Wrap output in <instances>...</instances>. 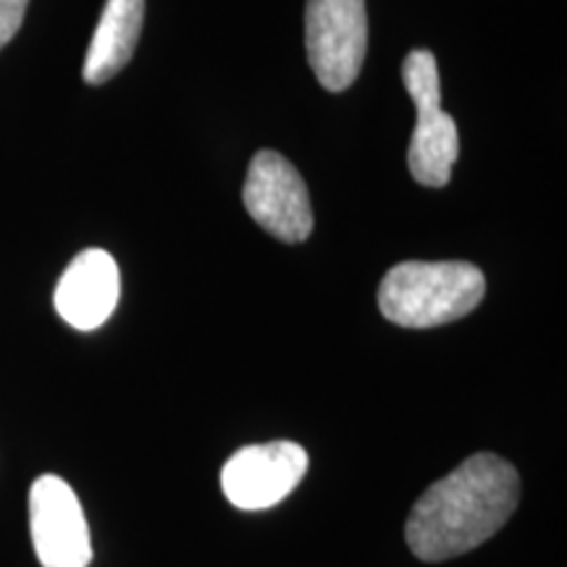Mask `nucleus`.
<instances>
[{"instance_id": "nucleus-1", "label": "nucleus", "mask_w": 567, "mask_h": 567, "mask_svg": "<svg viewBox=\"0 0 567 567\" xmlns=\"http://www.w3.org/2000/svg\"><path fill=\"white\" fill-rule=\"evenodd\" d=\"M520 502V476L505 457L478 452L439 478L410 509L408 547L423 563H444L499 534Z\"/></svg>"}, {"instance_id": "nucleus-2", "label": "nucleus", "mask_w": 567, "mask_h": 567, "mask_svg": "<svg viewBox=\"0 0 567 567\" xmlns=\"http://www.w3.org/2000/svg\"><path fill=\"white\" fill-rule=\"evenodd\" d=\"M486 295L481 268L463 260L423 264L408 260L389 268L379 287V308L386 321L405 329H431L460 321Z\"/></svg>"}, {"instance_id": "nucleus-3", "label": "nucleus", "mask_w": 567, "mask_h": 567, "mask_svg": "<svg viewBox=\"0 0 567 567\" xmlns=\"http://www.w3.org/2000/svg\"><path fill=\"white\" fill-rule=\"evenodd\" d=\"M402 82L415 103V130L408 147L410 174L423 187H444L460 155L457 124L442 111V84L431 51H410L402 63Z\"/></svg>"}, {"instance_id": "nucleus-4", "label": "nucleus", "mask_w": 567, "mask_h": 567, "mask_svg": "<svg viewBox=\"0 0 567 567\" xmlns=\"http://www.w3.org/2000/svg\"><path fill=\"white\" fill-rule=\"evenodd\" d=\"M305 51L323 90L352 87L368 53L365 0H308Z\"/></svg>"}, {"instance_id": "nucleus-5", "label": "nucleus", "mask_w": 567, "mask_h": 567, "mask_svg": "<svg viewBox=\"0 0 567 567\" xmlns=\"http://www.w3.org/2000/svg\"><path fill=\"white\" fill-rule=\"evenodd\" d=\"M245 208L268 234L287 245L305 243L313 231V208L302 176L276 151H260L250 163L245 189Z\"/></svg>"}, {"instance_id": "nucleus-6", "label": "nucleus", "mask_w": 567, "mask_h": 567, "mask_svg": "<svg viewBox=\"0 0 567 567\" xmlns=\"http://www.w3.org/2000/svg\"><path fill=\"white\" fill-rule=\"evenodd\" d=\"M30 534L42 567H87L90 528L80 496L59 476H40L30 488Z\"/></svg>"}, {"instance_id": "nucleus-7", "label": "nucleus", "mask_w": 567, "mask_h": 567, "mask_svg": "<svg viewBox=\"0 0 567 567\" xmlns=\"http://www.w3.org/2000/svg\"><path fill=\"white\" fill-rule=\"evenodd\" d=\"M308 473V452L295 442L252 444L234 452L221 471L226 499L239 509H268L295 492Z\"/></svg>"}, {"instance_id": "nucleus-8", "label": "nucleus", "mask_w": 567, "mask_h": 567, "mask_svg": "<svg viewBox=\"0 0 567 567\" xmlns=\"http://www.w3.org/2000/svg\"><path fill=\"white\" fill-rule=\"evenodd\" d=\"M122 295V276L116 260L105 250L90 247L76 255L55 287V310L69 326L95 331L109 321Z\"/></svg>"}, {"instance_id": "nucleus-9", "label": "nucleus", "mask_w": 567, "mask_h": 567, "mask_svg": "<svg viewBox=\"0 0 567 567\" xmlns=\"http://www.w3.org/2000/svg\"><path fill=\"white\" fill-rule=\"evenodd\" d=\"M145 0H105V9L92 34L82 76L87 84H103L132 61L137 48Z\"/></svg>"}, {"instance_id": "nucleus-10", "label": "nucleus", "mask_w": 567, "mask_h": 567, "mask_svg": "<svg viewBox=\"0 0 567 567\" xmlns=\"http://www.w3.org/2000/svg\"><path fill=\"white\" fill-rule=\"evenodd\" d=\"M27 6L30 0H0V51L13 40L19 32L21 21H24Z\"/></svg>"}]
</instances>
